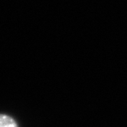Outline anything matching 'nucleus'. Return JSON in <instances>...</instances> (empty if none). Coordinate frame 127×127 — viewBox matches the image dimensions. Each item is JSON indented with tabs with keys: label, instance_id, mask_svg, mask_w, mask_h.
<instances>
[{
	"label": "nucleus",
	"instance_id": "nucleus-1",
	"mask_svg": "<svg viewBox=\"0 0 127 127\" xmlns=\"http://www.w3.org/2000/svg\"><path fill=\"white\" fill-rule=\"evenodd\" d=\"M0 127H18L16 121L11 116L0 114Z\"/></svg>",
	"mask_w": 127,
	"mask_h": 127
}]
</instances>
